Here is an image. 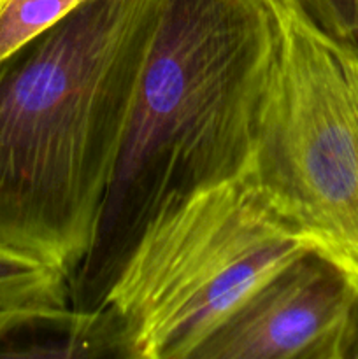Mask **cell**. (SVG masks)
<instances>
[{"instance_id":"1","label":"cell","mask_w":358,"mask_h":359,"mask_svg":"<svg viewBox=\"0 0 358 359\" xmlns=\"http://www.w3.org/2000/svg\"><path fill=\"white\" fill-rule=\"evenodd\" d=\"M270 0H158L118 158L70 307H105L144 235L199 193L248 177L276 65Z\"/></svg>"},{"instance_id":"2","label":"cell","mask_w":358,"mask_h":359,"mask_svg":"<svg viewBox=\"0 0 358 359\" xmlns=\"http://www.w3.org/2000/svg\"><path fill=\"white\" fill-rule=\"evenodd\" d=\"M158 0H86L0 62V242L69 279L90 249Z\"/></svg>"},{"instance_id":"3","label":"cell","mask_w":358,"mask_h":359,"mask_svg":"<svg viewBox=\"0 0 358 359\" xmlns=\"http://www.w3.org/2000/svg\"><path fill=\"white\" fill-rule=\"evenodd\" d=\"M316 248L248 177L199 193L158 221L107 298L126 359H192L284 263Z\"/></svg>"},{"instance_id":"4","label":"cell","mask_w":358,"mask_h":359,"mask_svg":"<svg viewBox=\"0 0 358 359\" xmlns=\"http://www.w3.org/2000/svg\"><path fill=\"white\" fill-rule=\"evenodd\" d=\"M276 65L248 179L281 221L358 266V42L270 0Z\"/></svg>"},{"instance_id":"5","label":"cell","mask_w":358,"mask_h":359,"mask_svg":"<svg viewBox=\"0 0 358 359\" xmlns=\"http://www.w3.org/2000/svg\"><path fill=\"white\" fill-rule=\"evenodd\" d=\"M192 359H358V266L321 248L300 252Z\"/></svg>"},{"instance_id":"6","label":"cell","mask_w":358,"mask_h":359,"mask_svg":"<svg viewBox=\"0 0 358 359\" xmlns=\"http://www.w3.org/2000/svg\"><path fill=\"white\" fill-rule=\"evenodd\" d=\"M72 314L69 276L30 252L0 242V358L28 328Z\"/></svg>"},{"instance_id":"7","label":"cell","mask_w":358,"mask_h":359,"mask_svg":"<svg viewBox=\"0 0 358 359\" xmlns=\"http://www.w3.org/2000/svg\"><path fill=\"white\" fill-rule=\"evenodd\" d=\"M86 0H0V62Z\"/></svg>"},{"instance_id":"8","label":"cell","mask_w":358,"mask_h":359,"mask_svg":"<svg viewBox=\"0 0 358 359\" xmlns=\"http://www.w3.org/2000/svg\"><path fill=\"white\" fill-rule=\"evenodd\" d=\"M316 25L336 37L358 42V0H297Z\"/></svg>"}]
</instances>
